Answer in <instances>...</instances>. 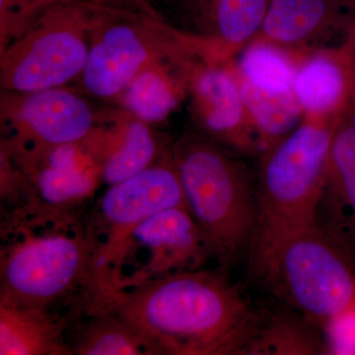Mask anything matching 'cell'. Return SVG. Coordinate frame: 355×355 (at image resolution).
<instances>
[{
	"instance_id": "7a4b0ae2",
	"label": "cell",
	"mask_w": 355,
	"mask_h": 355,
	"mask_svg": "<svg viewBox=\"0 0 355 355\" xmlns=\"http://www.w3.org/2000/svg\"><path fill=\"white\" fill-rule=\"evenodd\" d=\"M1 253L0 303L58 314L84 308L95 280L96 245L88 223L72 214H26L9 222Z\"/></svg>"
},
{
	"instance_id": "5bb4252c",
	"label": "cell",
	"mask_w": 355,
	"mask_h": 355,
	"mask_svg": "<svg viewBox=\"0 0 355 355\" xmlns=\"http://www.w3.org/2000/svg\"><path fill=\"white\" fill-rule=\"evenodd\" d=\"M315 225L355 260V86L334 121Z\"/></svg>"
},
{
	"instance_id": "2e32d148",
	"label": "cell",
	"mask_w": 355,
	"mask_h": 355,
	"mask_svg": "<svg viewBox=\"0 0 355 355\" xmlns=\"http://www.w3.org/2000/svg\"><path fill=\"white\" fill-rule=\"evenodd\" d=\"M198 58L161 60L147 65L116 97L133 118L153 125L162 123L188 94L189 78Z\"/></svg>"
},
{
	"instance_id": "603a6c76",
	"label": "cell",
	"mask_w": 355,
	"mask_h": 355,
	"mask_svg": "<svg viewBox=\"0 0 355 355\" xmlns=\"http://www.w3.org/2000/svg\"><path fill=\"white\" fill-rule=\"evenodd\" d=\"M303 55L268 42L252 41L238 53L233 65L238 77L270 91L293 88L299 62Z\"/></svg>"
},
{
	"instance_id": "6da1fadb",
	"label": "cell",
	"mask_w": 355,
	"mask_h": 355,
	"mask_svg": "<svg viewBox=\"0 0 355 355\" xmlns=\"http://www.w3.org/2000/svg\"><path fill=\"white\" fill-rule=\"evenodd\" d=\"M85 309L118 315L154 355L241 354L261 316L238 287L203 268L137 286L95 287Z\"/></svg>"
},
{
	"instance_id": "8992f818",
	"label": "cell",
	"mask_w": 355,
	"mask_h": 355,
	"mask_svg": "<svg viewBox=\"0 0 355 355\" xmlns=\"http://www.w3.org/2000/svg\"><path fill=\"white\" fill-rule=\"evenodd\" d=\"M92 4L58 0L0 51L2 90L28 93L78 81L91 42Z\"/></svg>"
},
{
	"instance_id": "7402d4cb",
	"label": "cell",
	"mask_w": 355,
	"mask_h": 355,
	"mask_svg": "<svg viewBox=\"0 0 355 355\" xmlns=\"http://www.w3.org/2000/svg\"><path fill=\"white\" fill-rule=\"evenodd\" d=\"M87 319L69 336L76 355H154L144 338L114 313L86 309Z\"/></svg>"
},
{
	"instance_id": "44dd1931",
	"label": "cell",
	"mask_w": 355,
	"mask_h": 355,
	"mask_svg": "<svg viewBox=\"0 0 355 355\" xmlns=\"http://www.w3.org/2000/svg\"><path fill=\"white\" fill-rule=\"evenodd\" d=\"M316 324L300 314L261 313L257 330L241 354L310 355L323 354L324 343Z\"/></svg>"
},
{
	"instance_id": "ffe728a7",
	"label": "cell",
	"mask_w": 355,
	"mask_h": 355,
	"mask_svg": "<svg viewBox=\"0 0 355 355\" xmlns=\"http://www.w3.org/2000/svg\"><path fill=\"white\" fill-rule=\"evenodd\" d=\"M171 146L149 123L130 116L105 155L100 178L108 187L125 181L155 163Z\"/></svg>"
},
{
	"instance_id": "5b68a950",
	"label": "cell",
	"mask_w": 355,
	"mask_h": 355,
	"mask_svg": "<svg viewBox=\"0 0 355 355\" xmlns=\"http://www.w3.org/2000/svg\"><path fill=\"white\" fill-rule=\"evenodd\" d=\"M92 8L90 49L78 79L89 96L116 100L147 65L210 55L202 43L163 19L94 4Z\"/></svg>"
},
{
	"instance_id": "7c38bea8",
	"label": "cell",
	"mask_w": 355,
	"mask_h": 355,
	"mask_svg": "<svg viewBox=\"0 0 355 355\" xmlns=\"http://www.w3.org/2000/svg\"><path fill=\"white\" fill-rule=\"evenodd\" d=\"M354 8L350 0H270L252 41L268 42L301 55L340 48L336 41L355 31Z\"/></svg>"
},
{
	"instance_id": "30bf717a",
	"label": "cell",
	"mask_w": 355,
	"mask_h": 355,
	"mask_svg": "<svg viewBox=\"0 0 355 355\" xmlns=\"http://www.w3.org/2000/svg\"><path fill=\"white\" fill-rule=\"evenodd\" d=\"M175 207L186 205L171 148L144 171L108 187L88 222L96 245V277L130 231L154 214Z\"/></svg>"
},
{
	"instance_id": "e0dca14e",
	"label": "cell",
	"mask_w": 355,
	"mask_h": 355,
	"mask_svg": "<svg viewBox=\"0 0 355 355\" xmlns=\"http://www.w3.org/2000/svg\"><path fill=\"white\" fill-rule=\"evenodd\" d=\"M67 318L0 303V354L71 355Z\"/></svg>"
},
{
	"instance_id": "4fadbf2b",
	"label": "cell",
	"mask_w": 355,
	"mask_h": 355,
	"mask_svg": "<svg viewBox=\"0 0 355 355\" xmlns=\"http://www.w3.org/2000/svg\"><path fill=\"white\" fill-rule=\"evenodd\" d=\"M270 0H170L173 27L222 62H233L260 32Z\"/></svg>"
},
{
	"instance_id": "d4e9b609",
	"label": "cell",
	"mask_w": 355,
	"mask_h": 355,
	"mask_svg": "<svg viewBox=\"0 0 355 355\" xmlns=\"http://www.w3.org/2000/svg\"><path fill=\"white\" fill-rule=\"evenodd\" d=\"M324 328L331 354H355V307L334 318Z\"/></svg>"
},
{
	"instance_id": "9c48e42d",
	"label": "cell",
	"mask_w": 355,
	"mask_h": 355,
	"mask_svg": "<svg viewBox=\"0 0 355 355\" xmlns=\"http://www.w3.org/2000/svg\"><path fill=\"white\" fill-rule=\"evenodd\" d=\"M1 147L12 155L99 137V116L85 97L58 87L1 94Z\"/></svg>"
},
{
	"instance_id": "8fae6325",
	"label": "cell",
	"mask_w": 355,
	"mask_h": 355,
	"mask_svg": "<svg viewBox=\"0 0 355 355\" xmlns=\"http://www.w3.org/2000/svg\"><path fill=\"white\" fill-rule=\"evenodd\" d=\"M188 94L191 118L200 135L235 153L259 157L233 62L200 60L191 70Z\"/></svg>"
},
{
	"instance_id": "cb8c5ba5",
	"label": "cell",
	"mask_w": 355,
	"mask_h": 355,
	"mask_svg": "<svg viewBox=\"0 0 355 355\" xmlns=\"http://www.w3.org/2000/svg\"><path fill=\"white\" fill-rule=\"evenodd\" d=\"M58 0H0V51Z\"/></svg>"
},
{
	"instance_id": "ac0fdd59",
	"label": "cell",
	"mask_w": 355,
	"mask_h": 355,
	"mask_svg": "<svg viewBox=\"0 0 355 355\" xmlns=\"http://www.w3.org/2000/svg\"><path fill=\"white\" fill-rule=\"evenodd\" d=\"M18 167L31 184L33 202L30 212L46 214H69V209L93 193L101 173V166L95 162L77 166L27 164Z\"/></svg>"
},
{
	"instance_id": "277c9868",
	"label": "cell",
	"mask_w": 355,
	"mask_h": 355,
	"mask_svg": "<svg viewBox=\"0 0 355 355\" xmlns=\"http://www.w3.org/2000/svg\"><path fill=\"white\" fill-rule=\"evenodd\" d=\"M184 205L216 247L219 260L249 249L257 219V176L240 159L200 133L172 144Z\"/></svg>"
},
{
	"instance_id": "3957f363",
	"label": "cell",
	"mask_w": 355,
	"mask_h": 355,
	"mask_svg": "<svg viewBox=\"0 0 355 355\" xmlns=\"http://www.w3.org/2000/svg\"><path fill=\"white\" fill-rule=\"evenodd\" d=\"M334 121L305 116L260 157L256 225L248 251L252 268L263 279L284 242L315 225Z\"/></svg>"
},
{
	"instance_id": "d6986e66",
	"label": "cell",
	"mask_w": 355,
	"mask_h": 355,
	"mask_svg": "<svg viewBox=\"0 0 355 355\" xmlns=\"http://www.w3.org/2000/svg\"><path fill=\"white\" fill-rule=\"evenodd\" d=\"M238 79L260 158L302 123L304 112L296 99L293 89L266 90L240 77Z\"/></svg>"
},
{
	"instance_id": "ba28073f",
	"label": "cell",
	"mask_w": 355,
	"mask_h": 355,
	"mask_svg": "<svg viewBox=\"0 0 355 355\" xmlns=\"http://www.w3.org/2000/svg\"><path fill=\"white\" fill-rule=\"evenodd\" d=\"M218 259L214 245L186 207L163 210L130 231L94 287H128L202 270Z\"/></svg>"
},
{
	"instance_id": "484cf974",
	"label": "cell",
	"mask_w": 355,
	"mask_h": 355,
	"mask_svg": "<svg viewBox=\"0 0 355 355\" xmlns=\"http://www.w3.org/2000/svg\"><path fill=\"white\" fill-rule=\"evenodd\" d=\"M87 1L94 6L144 13L163 19L156 6L159 3H167L170 0H87Z\"/></svg>"
},
{
	"instance_id": "52a82bcc",
	"label": "cell",
	"mask_w": 355,
	"mask_h": 355,
	"mask_svg": "<svg viewBox=\"0 0 355 355\" xmlns=\"http://www.w3.org/2000/svg\"><path fill=\"white\" fill-rule=\"evenodd\" d=\"M265 282L316 326L355 307V260L316 225L284 242Z\"/></svg>"
},
{
	"instance_id": "9a60e30c",
	"label": "cell",
	"mask_w": 355,
	"mask_h": 355,
	"mask_svg": "<svg viewBox=\"0 0 355 355\" xmlns=\"http://www.w3.org/2000/svg\"><path fill=\"white\" fill-rule=\"evenodd\" d=\"M354 86L355 31L340 48L303 55L292 89L305 116L333 121L349 102Z\"/></svg>"
},
{
	"instance_id": "4316f807",
	"label": "cell",
	"mask_w": 355,
	"mask_h": 355,
	"mask_svg": "<svg viewBox=\"0 0 355 355\" xmlns=\"http://www.w3.org/2000/svg\"><path fill=\"white\" fill-rule=\"evenodd\" d=\"M350 1H352V2H354V6H355V0H350Z\"/></svg>"
}]
</instances>
